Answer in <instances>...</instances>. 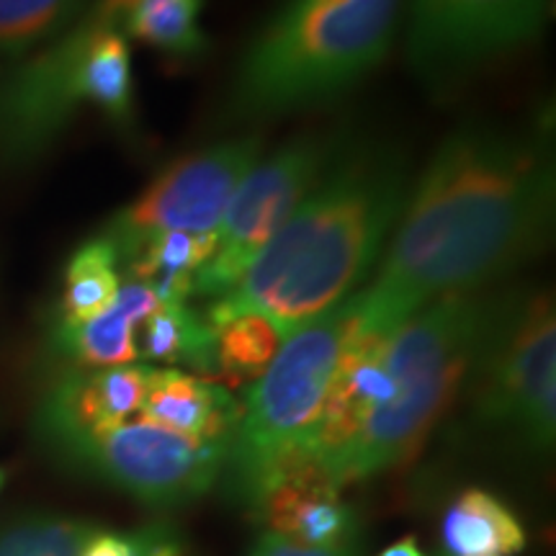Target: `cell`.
<instances>
[{
	"label": "cell",
	"mask_w": 556,
	"mask_h": 556,
	"mask_svg": "<svg viewBox=\"0 0 556 556\" xmlns=\"http://www.w3.org/2000/svg\"><path fill=\"white\" fill-rule=\"evenodd\" d=\"M58 441L111 484L155 507L191 503L212 490L225 471L229 446L173 433L148 420Z\"/></svg>",
	"instance_id": "11"
},
{
	"label": "cell",
	"mask_w": 556,
	"mask_h": 556,
	"mask_svg": "<svg viewBox=\"0 0 556 556\" xmlns=\"http://www.w3.org/2000/svg\"><path fill=\"white\" fill-rule=\"evenodd\" d=\"M379 556H426V554H422V548L417 546V541L409 536V539H402V541H397V544L384 548Z\"/></svg>",
	"instance_id": "26"
},
{
	"label": "cell",
	"mask_w": 556,
	"mask_h": 556,
	"mask_svg": "<svg viewBox=\"0 0 556 556\" xmlns=\"http://www.w3.org/2000/svg\"><path fill=\"white\" fill-rule=\"evenodd\" d=\"M80 556H184L170 526H148L135 533H96Z\"/></svg>",
	"instance_id": "23"
},
{
	"label": "cell",
	"mask_w": 556,
	"mask_h": 556,
	"mask_svg": "<svg viewBox=\"0 0 556 556\" xmlns=\"http://www.w3.org/2000/svg\"><path fill=\"white\" fill-rule=\"evenodd\" d=\"M253 556H356V548H315L302 546L294 541L276 536V533H263L258 544L253 546Z\"/></svg>",
	"instance_id": "24"
},
{
	"label": "cell",
	"mask_w": 556,
	"mask_h": 556,
	"mask_svg": "<svg viewBox=\"0 0 556 556\" xmlns=\"http://www.w3.org/2000/svg\"><path fill=\"white\" fill-rule=\"evenodd\" d=\"M270 533L315 548H356V513L312 456L283 467L250 500Z\"/></svg>",
	"instance_id": "12"
},
{
	"label": "cell",
	"mask_w": 556,
	"mask_h": 556,
	"mask_svg": "<svg viewBox=\"0 0 556 556\" xmlns=\"http://www.w3.org/2000/svg\"><path fill=\"white\" fill-rule=\"evenodd\" d=\"M554 217L556 165L544 131H454L409 186L374 283L353 294L356 332H387L438 299L484 291L536 258Z\"/></svg>",
	"instance_id": "1"
},
{
	"label": "cell",
	"mask_w": 556,
	"mask_h": 556,
	"mask_svg": "<svg viewBox=\"0 0 556 556\" xmlns=\"http://www.w3.org/2000/svg\"><path fill=\"white\" fill-rule=\"evenodd\" d=\"M139 330H142V336L137 338L139 358L168 364L170 368L186 366L191 368L189 374L193 377L217 384L212 328L189 302H163Z\"/></svg>",
	"instance_id": "17"
},
{
	"label": "cell",
	"mask_w": 556,
	"mask_h": 556,
	"mask_svg": "<svg viewBox=\"0 0 556 556\" xmlns=\"http://www.w3.org/2000/svg\"><path fill=\"white\" fill-rule=\"evenodd\" d=\"M80 103H93L124 127L135 122L131 52L119 29H93L78 21L5 75L0 83V160L21 165L39 157Z\"/></svg>",
	"instance_id": "6"
},
{
	"label": "cell",
	"mask_w": 556,
	"mask_h": 556,
	"mask_svg": "<svg viewBox=\"0 0 556 556\" xmlns=\"http://www.w3.org/2000/svg\"><path fill=\"white\" fill-rule=\"evenodd\" d=\"M150 368L127 364L67 377L47 402L45 428L54 438H65L124 426L142 407Z\"/></svg>",
	"instance_id": "13"
},
{
	"label": "cell",
	"mask_w": 556,
	"mask_h": 556,
	"mask_svg": "<svg viewBox=\"0 0 556 556\" xmlns=\"http://www.w3.org/2000/svg\"><path fill=\"white\" fill-rule=\"evenodd\" d=\"M206 325L212 328L217 384L245 387L266 371L281 348L283 336L255 312H219L206 307Z\"/></svg>",
	"instance_id": "18"
},
{
	"label": "cell",
	"mask_w": 556,
	"mask_h": 556,
	"mask_svg": "<svg viewBox=\"0 0 556 556\" xmlns=\"http://www.w3.org/2000/svg\"><path fill=\"white\" fill-rule=\"evenodd\" d=\"M552 0H405V52L430 93L458 90L479 70L539 39Z\"/></svg>",
	"instance_id": "8"
},
{
	"label": "cell",
	"mask_w": 556,
	"mask_h": 556,
	"mask_svg": "<svg viewBox=\"0 0 556 556\" xmlns=\"http://www.w3.org/2000/svg\"><path fill=\"white\" fill-rule=\"evenodd\" d=\"M490 302L484 291L443 296L381 336V361L394 381V397L366 415L325 467L340 490L420 454L469 377Z\"/></svg>",
	"instance_id": "4"
},
{
	"label": "cell",
	"mask_w": 556,
	"mask_h": 556,
	"mask_svg": "<svg viewBox=\"0 0 556 556\" xmlns=\"http://www.w3.org/2000/svg\"><path fill=\"white\" fill-rule=\"evenodd\" d=\"M122 281L119 255H116L114 245L103 235L83 242L70 255L65 268L60 328H78V325L106 312L119 294Z\"/></svg>",
	"instance_id": "19"
},
{
	"label": "cell",
	"mask_w": 556,
	"mask_h": 556,
	"mask_svg": "<svg viewBox=\"0 0 556 556\" xmlns=\"http://www.w3.org/2000/svg\"><path fill=\"white\" fill-rule=\"evenodd\" d=\"M338 157V139L299 135L248 170L214 232V255L193 278V294L217 299L238 287L250 263L281 229Z\"/></svg>",
	"instance_id": "9"
},
{
	"label": "cell",
	"mask_w": 556,
	"mask_h": 556,
	"mask_svg": "<svg viewBox=\"0 0 556 556\" xmlns=\"http://www.w3.org/2000/svg\"><path fill=\"white\" fill-rule=\"evenodd\" d=\"M356 328L353 296L283 338L266 371L240 402L225 469L235 492L250 505L278 471L309 456L325 400Z\"/></svg>",
	"instance_id": "5"
},
{
	"label": "cell",
	"mask_w": 556,
	"mask_h": 556,
	"mask_svg": "<svg viewBox=\"0 0 556 556\" xmlns=\"http://www.w3.org/2000/svg\"><path fill=\"white\" fill-rule=\"evenodd\" d=\"M443 556H518L526 528L503 500L486 490H464L441 523Z\"/></svg>",
	"instance_id": "16"
},
{
	"label": "cell",
	"mask_w": 556,
	"mask_h": 556,
	"mask_svg": "<svg viewBox=\"0 0 556 556\" xmlns=\"http://www.w3.org/2000/svg\"><path fill=\"white\" fill-rule=\"evenodd\" d=\"M93 526L83 520H29L0 536V556H80Z\"/></svg>",
	"instance_id": "22"
},
{
	"label": "cell",
	"mask_w": 556,
	"mask_h": 556,
	"mask_svg": "<svg viewBox=\"0 0 556 556\" xmlns=\"http://www.w3.org/2000/svg\"><path fill=\"white\" fill-rule=\"evenodd\" d=\"M261 152L263 139L245 135L206 144L165 165L103 229V238L119 255V266L157 235L217 232L229 199L258 163Z\"/></svg>",
	"instance_id": "10"
},
{
	"label": "cell",
	"mask_w": 556,
	"mask_h": 556,
	"mask_svg": "<svg viewBox=\"0 0 556 556\" xmlns=\"http://www.w3.org/2000/svg\"><path fill=\"white\" fill-rule=\"evenodd\" d=\"M475 413L528 448L546 454L556 438V315L544 289L492 296L475 358Z\"/></svg>",
	"instance_id": "7"
},
{
	"label": "cell",
	"mask_w": 556,
	"mask_h": 556,
	"mask_svg": "<svg viewBox=\"0 0 556 556\" xmlns=\"http://www.w3.org/2000/svg\"><path fill=\"white\" fill-rule=\"evenodd\" d=\"M238 413L240 402L229 394L227 387L168 366L150 368L139 420L197 441L229 443Z\"/></svg>",
	"instance_id": "14"
},
{
	"label": "cell",
	"mask_w": 556,
	"mask_h": 556,
	"mask_svg": "<svg viewBox=\"0 0 556 556\" xmlns=\"http://www.w3.org/2000/svg\"><path fill=\"white\" fill-rule=\"evenodd\" d=\"M3 482H5V471H0V486H3Z\"/></svg>",
	"instance_id": "27"
},
{
	"label": "cell",
	"mask_w": 556,
	"mask_h": 556,
	"mask_svg": "<svg viewBox=\"0 0 556 556\" xmlns=\"http://www.w3.org/2000/svg\"><path fill=\"white\" fill-rule=\"evenodd\" d=\"M88 0H0V62H21L67 34Z\"/></svg>",
	"instance_id": "21"
},
{
	"label": "cell",
	"mask_w": 556,
	"mask_h": 556,
	"mask_svg": "<svg viewBox=\"0 0 556 556\" xmlns=\"http://www.w3.org/2000/svg\"><path fill=\"white\" fill-rule=\"evenodd\" d=\"M163 299L150 283L124 278L114 304L78 328H60V345L88 368L127 366L139 358L137 330Z\"/></svg>",
	"instance_id": "15"
},
{
	"label": "cell",
	"mask_w": 556,
	"mask_h": 556,
	"mask_svg": "<svg viewBox=\"0 0 556 556\" xmlns=\"http://www.w3.org/2000/svg\"><path fill=\"white\" fill-rule=\"evenodd\" d=\"M405 0H281L250 39L227 93L229 122H268L338 99L387 60Z\"/></svg>",
	"instance_id": "3"
},
{
	"label": "cell",
	"mask_w": 556,
	"mask_h": 556,
	"mask_svg": "<svg viewBox=\"0 0 556 556\" xmlns=\"http://www.w3.org/2000/svg\"><path fill=\"white\" fill-rule=\"evenodd\" d=\"M204 0H137L122 21V34L173 60H197L206 52L201 29Z\"/></svg>",
	"instance_id": "20"
},
{
	"label": "cell",
	"mask_w": 556,
	"mask_h": 556,
	"mask_svg": "<svg viewBox=\"0 0 556 556\" xmlns=\"http://www.w3.org/2000/svg\"><path fill=\"white\" fill-rule=\"evenodd\" d=\"M409 191L400 155L358 150L323 180L255 255L219 312H255L283 338L356 294L384 253Z\"/></svg>",
	"instance_id": "2"
},
{
	"label": "cell",
	"mask_w": 556,
	"mask_h": 556,
	"mask_svg": "<svg viewBox=\"0 0 556 556\" xmlns=\"http://www.w3.org/2000/svg\"><path fill=\"white\" fill-rule=\"evenodd\" d=\"M137 0H96L90 9L83 13V24L93 26V29H119L122 21L127 18V13L135 9Z\"/></svg>",
	"instance_id": "25"
}]
</instances>
